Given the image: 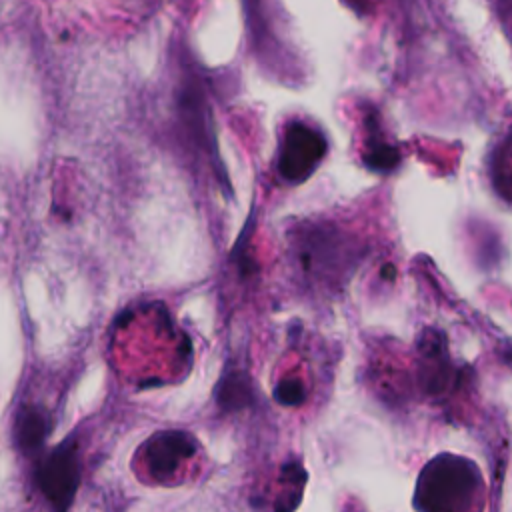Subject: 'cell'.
Segmentation results:
<instances>
[{
  "label": "cell",
  "mask_w": 512,
  "mask_h": 512,
  "mask_svg": "<svg viewBox=\"0 0 512 512\" xmlns=\"http://www.w3.org/2000/svg\"><path fill=\"white\" fill-rule=\"evenodd\" d=\"M196 454V440L182 430H170V432H158L148 440L146 448V462L150 468V474L156 480H162L170 476L180 462L192 458Z\"/></svg>",
  "instance_id": "cell-4"
},
{
  "label": "cell",
  "mask_w": 512,
  "mask_h": 512,
  "mask_svg": "<svg viewBox=\"0 0 512 512\" xmlns=\"http://www.w3.org/2000/svg\"><path fill=\"white\" fill-rule=\"evenodd\" d=\"M36 480L52 510L68 512L80 482L78 448L72 438L64 440L50 454L44 456V460L38 464Z\"/></svg>",
  "instance_id": "cell-2"
},
{
  "label": "cell",
  "mask_w": 512,
  "mask_h": 512,
  "mask_svg": "<svg viewBox=\"0 0 512 512\" xmlns=\"http://www.w3.org/2000/svg\"><path fill=\"white\" fill-rule=\"evenodd\" d=\"M252 398H254V388L246 372L230 370L216 384V402L226 412L246 408L252 402Z\"/></svg>",
  "instance_id": "cell-6"
},
{
  "label": "cell",
  "mask_w": 512,
  "mask_h": 512,
  "mask_svg": "<svg viewBox=\"0 0 512 512\" xmlns=\"http://www.w3.org/2000/svg\"><path fill=\"white\" fill-rule=\"evenodd\" d=\"M16 440L18 446L26 454H34L44 446V440L50 432V420L48 414L40 408L26 406L18 418H16Z\"/></svg>",
  "instance_id": "cell-5"
},
{
  "label": "cell",
  "mask_w": 512,
  "mask_h": 512,
  "mask_svg": "<svg viewBox=\"0 0 512 512\" xmlns=\"http://www.w3.org/2000/svg\"><path fill=\"white\" fill-rule=\"evenodd\" d=\"M326 154L324 136L304 122H290L284 130L280 154H278V170L288 182L306 180L320 160Z\"/></svg>",
  "instance_id": "cell-3"
},
{
  "label": "cell",
  "mask_w": 512,
  "mask_h": 512,
  "mask_svg": "<svg viewBox=\"0 0 512 512\" xmlns=\"http://www.w3.org/2000/svg\"><path fill=\"white\" fill-rule=\"evenodd\" d=\"M400 160V154L398 150L388 144L386 140L378 138L376 130L372 128L370 130V144L366 148V154H364V162L370 170L374 172H390Z\"/></svg>",
  "instance_id": "cell-7"
},
{
  "label": "cell",
  "mask_w": 512,
  "mask_h": 512,
  "mask_svg": "<svg viewBox=\"0 0 512 512\" xmlns=\"http://www.w3.org/2000/svg\"><path fill=\"white\" fill-rule=\"evenodd\" d=\"M348 2H350L354 8H362V6L366 4V0H348Z\"/></svg>",
  "instance_id": "cell-9"
},
{
  "label": "cell",
  "mask_w": 512,
  "mask_h": 512,
  "mask_svg": "<svg viewBox=\"0 0 512 512\" xmlns=\"http://www.w3.org/2000/svg\"><path fill=\"white\" fill-rule=\"evenodd\" d=\"M274 398L284 406H294L304 400V386L298 380H286L276 386Z\"/></svg>",
  "instance_id": "cell-8"
},
{
  "label": "cell",
  "mask_w": 512,
  "mask_h": 512,
  "mask_svg": "<svg viewBox=\"0 0 512 512\" xmlns=\"http://www.w3.org/2000/svg\"><path fill=\"white\" fill-rule=\"evenodd\" d=\"M482 478L472 460L440 454L420 472L414 492L418 512H478Z\"/></svg>",
  "instance_id": "cell-1"
}]
</instances>
